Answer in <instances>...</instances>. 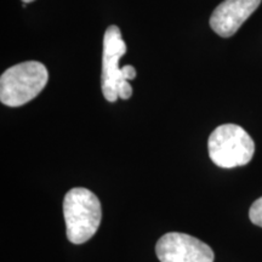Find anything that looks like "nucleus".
Masks as SVG:
<instances>
[{
    "label": "nucleus",
    "mask_w": 262,
    "mask_h": 262,
    "mask_svg": "<svg viewBox=\"0 0 262 262\" xmlns=\"http://www.w3.org/2000/svg\"><path fill=\"white\" fill-rule=\"evenodd\" d=\"M249 217L254 225L262 227V196L253 203L249 210Z\"/></svg>",
    "instance_id": "obj_7"
},
{
    "label": "nucleus",
    "mask_w": 262,
    "mask_h": 262,
    "mask_svg": "<svg viewBox=\"0 0 262 262\" xmlns=\"http://www.w3.org/2000/svg\"><path fill=\"white\" fill-rule=\"evenodd\" d=\"M48 79L47 67L40 62L27 61L12 66L0 78V101L9 107L24 106L41 93Z\"/></svg>",
    "instance_id": "obj_2"
},
{
    "label": "nucleus",
    "mask_w": 262,
    "mask_h": 262,
    "mask_svg": "<svg viewBox=\"0 0 262 262\" xmlns=\"http://www.w3.org/2000/svg\"><path fill=\"white\" fill-rule=\"evenodd\" d=\"M133 95V88L129 83V80H122L118 84V96L122 100H129Z\"/></svg>",
    "instance_id": "obj_8"
},
{
    "label": "nucleus",
    "mask_w": 262,
    "mask_h": 262,
    "mask_svg": "<svg viewBox=\"0 0 262 262\" xmlns=\"http://www.w3.org/2000/svg\"><path fill=\"white\" fill-rule=\"evenodd\" d=\"M22 2H24V3H27V4H28V3H32V2H34V0H22Z\"/></svg>",
    "instance_id": "obj_10"
},
{
    "label": "nucleus",
    "mask_w": 262,
    "mask_h": 262,
    "mask_svg": "<svg viewBox=\"0 0 262 262\" xmlns=\"http://www.w3.org/2000/svg\"><path fill=\"white\" fill-rule=\"evenodd\" d=\"M126 52V44L122 38V33L117 26H110L103 38V61H102V93L110 102H116L118 96V84L125 80L122 75L119 61Z\"/></svg>",
    "instance_id": "obj_5"
},
{
    "label": "nucleus",
    "mask_w": 262,
    "mask_h": 262,
    "mask_svg": "<svg viewBox=\"0 0 262 262\" xmlns=\"http://www.w3.org/2000/svg\"><path fill=\"white\" fill-rule=\"evenodd\" d=\"M66 233L71 243L83 244L93 238L100 227L102 209L90 189L72 188L63 199Z\"/></svg>",
    "instance_id": "obj_1"
},
{
    "label": "nucleus",
    "mask_w": 262,
    "mask_h": 262,
    "mask_svg": "<svg viewBox=\"0 0 262 262\" xmlns=\"http://www.w3.org/2000/svg\"><path fill=\"white\" fill-rule=\"evenodd\" d=\"M156 254L160 262H214V251L198 238L169 232L159 239Z\"/></svg>",
    "instance_id": "obj_4"
},
{
    "label": "nucleus",
    "mask_w": 262,
    "mask_h": 262,
    "mask_svg": "<svg viewBox=\"0 0 262 262\" xmlns=\"http://www.w3.org/2000/svg\"><path fill=\"white\" fill-rule=\"evenodd\" d=\"M208 149L215 165L232 169L247 165L253 159L255 143L242 126L224 124L216 127L209 136Z\"/></svg>",
    "instance_id": "obj_3"
},
{
    "label": "nucleus",
    "mask_w": 262,
    "mask_h": 262,
    "mask_svg": "<svg viewBox=\"0 0 262 262\" xmlns=\"http://www.w3.org/2000/svg\"><path fill=\"white\" fill-rule=\"evenodd\" d=\"M260 4L261 0H225L212 12V31L222 38L232 37Z\"/></svg>",
    "instance_id": "obj_6"
},
{
    "label": "nucleus",
    "mask_w": 262,
    "mask_h": 262,
    "mask_svg": "<svg viewBox=\"0 0 262 262\" xmlns=\"http://www.w3.org/2000/svg\"><path fill=\"white\" fill-rule=\"evenodd\" d=\"M122 75L125 80H133L136 77V70L133 66H124L122 67Z\"/></svg>",
    "instance_id": "obj_9"
}]
</instances>
